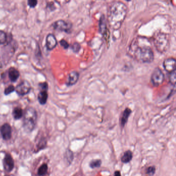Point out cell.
Here are the masks:
<instances>
[{
    "label": "cell",
    "mask_w": 176,
    "mask_h": 176,
    "mask_svg": "<svg viewBox=\"0 0 176 176\" xmlns=\"http://www.w3.org/2000/svg\"><path fill=\"white\" fill-rule=\"evenodd\" d=\"M128 53L138 62L150 63L154 59L151 43L145 37L138 36L133 39L130 45Z\"/></svg>",
    "instance_id": "6da1fadb"
},
{
    "label": "cell",
    "mask_w": 176,
    "mask_h": 176,
    "mask_svg": "<svg viewBox=\"0 0 176 176\" xmlns=\"http://www.w3.org/2000/svg\"><path fill=\"white\" fill-rule=\"evenodd\" d=\"M127 14V7L123 2L115 1L110 4L107 9V21L114 30L120 28Z\"/></svg>",
    "instance_id": "7a4b0ae2"
},
{
    "label": "cell",
    "mask_w": 176,
    "mask_h": 176,
    "mask_svg": "<svg viewBox=\"0 0 176 176\" xmlns=\"http://www.w3.org/2000/svg\"><path fill=\"white\" fill-rule=\"evenodd\" d=\"M37 113L36 110L32 107L25 110L23 120V127L27 133L33 131L37 123Z\"/></svg>",
    "instance_id": "3957f363"
},
{
    "label": "cell",
    "mask_w": 176,
    "mask_h": 176,
    "mask_svg": "<svg viewBox=\"0 0 176 176\" xmlns=\"http://www.w3.org/2000/svg\"><path fill=\"white\" fill-rule=\"evenodd\" d=\"M153 42L156 50L161 53L166 52L170 47L169 38L164 33L156 34L153 37Z\"/></svg>",
    "instance_id": "277c9868"
},
{
    "label": "cell",
    "mask_w": 176,
    "mask_h": 176,
    "mask_svg": "<svg viewBox=\"0 0 176 176\" xmlns=\"http://www.w3.org/2000/svg\"><path fill=\"white\" fill-rule=\"evenodd\" d=\"M52 26L53 29L56 30L69 33L72 29V24L68 21L59 20L54 22Z\"/></svg>",
    "instance_id": "5b68a950"
},
{
    "label": "cell",
    "mask_w": 176,
    "mask_h": 176,
    "mask_svg": "<svg viewBox=\"0 0 176 176\" xmlns=\"http://www.w3.org/2000/svg\"><path fill=\"white\" fill-rule=\"evenodd\" d=\"M164 80V75L162 71L159 68H156L151 74V82L155 86H158L162 84Z\"/></svg>",
    "instance_id": "8992f818"
},
{
    "label": "cell",
    "mask_w": 176,
    "mask_h": 176,
    "mask_svg": "<svg viewBox=\"0 0 176 176\" xmlns=\"http://www.w3.org/2000/svg\"><path fill=\"white\" fill-rule=\"evenodd\" d=\"M31 89L30 83L27 80L20 82L15 88V91L19 96H23L29 94Z\"/></svg>",
    "instance_id": "52a82bcc"
},
{
    "label": "cell",
    "mask_w": 176,
    "mask_h": 176,
    "mask_svg": "<svg viewBox=\"0 0 176 176\" xmlns=\"http://www.w3.org/2000/svg\"><path fill=\"white\" fill-rule=\"evenodd\" d=\"M4 169L7 172H10L13 171L14 168V161L11 155L9 153L5 154L3 162Z\"/></svg>",
    "instance_id": "ba28073f"
},
{
    "label": "cell",
    "mask_w": 176,
    "mask_h": 176,
    "mask_svg": "<svg viewBox=\"0 0 176 176\" xmlns=\"http://www.w3.org/2000/svg\"><path fill=\"white\" fill-rule=\"evenodd\" d=\"M0 132L3 139L7 141L12 138V130L10 124L6 123L0 128Z\"/></svg>",
    "instance_id": "9c48e42d"
},
{
    "label": "cell",
    "mask_w": 176,
    "mask_h": 176,
    "mask_svg": "<svg viewBox=\"0 0 176 176\" xmlns=\"http://www.w3.org/2000/svg\"><path fill=\"white\" fill-rule=\"evenodd\" d=\"M176 60L173 58L166 59L163 62V67L165 70L170 73L176 70Z\"/></svg>",
    "instance_id": "30bf717a"
},
{
    "label": "cell",
    "mask_w": 176,
    "mask_h": 176,
    "mask_svg": "<svg viewBox=\"0 0 176 176\" xmlns=\"http://www.w3.org/2000/svg\"><path fill=\"white\" fill-rule=\"evenodd\" d=\"M57 39L56 36L52 34H48L46 37V47L49 50H52L57 45Z\"/></svg>",
    "instance_id": "8fae6325"
},
{
    "label": "cell",
    "mask_w": 176,
    "mask_h": 176,
    "mask_svg": "<svg viewBox=\"0 0 176 176\" xmlns=\"http://www.w3.org/2000/svg\"><path fill=\"white\" fill-rule=\"evenodd\" d=\"M79 74L76 71H73L68 74V77H67V82L66 84L67 86L74 85L77 82V81L79 80Z\"/></svg>",
    "instance_id": "7c38bea8"
},
{
    "label": "cell",
    "mask_w": 176,
    "mask_h": 176,
    "mask_svg": "<svg viewBox=\"0 0 176 176\" xmlns=\"http://www.w3.org/2000/svg\"><path fill=\"white\" fill-rule=\"evenodd\" d=\"M100 31L101 34H103V35L106 38V40H107L109 37V32L108 29L106 28L105 18L103 15L101 17L100 21Z\"/></svg>",
    "instance_id": "4fadbf2b"
},
{
    "label": "cell",
    "mask_w": 176,
    "mask_h": 176,
    "mask_svg": "<svg viewBox=\"0 0 176 176\" xmlns=\"http://www.w3.org/2000/svg\"><path fill=\"white\" fill-rule=\"evenodd\" d=\"M20 77V72L14 67H11L9 70V77L10 81L15 82Z\"/></svg>",
    "instance_id": "5bb4252c"
},
{
    "label": "cell",
    "mask_w": 176,
    "mask_h": 176,
    "mask_svg": "<svg viewBox=\"0 0 176 176\" xmlns=\"http://www.w3.org/2000/svg\"><path fill=\"white\" fill-rule=\"evenodd\" d=\"M131 112H132V111L129 108H126V109L124 110V111L123 112L120 120V124L121 127L124 128L126 125Z\"/></svg>",
    "instance_id": "9a60e30c"
},
{
    "label": "cell",
    "mask_w": 176,
    "mask_h": 176,
    "mask_svg": "<svg viewBox=\"0 0 176 176\" xmlns=\"http://www.w3.org/2000/svg\"><path fill=\"white\" fill-rule=\"evenodd\" d=\"M48 98V94L47 91H41L38 95V101L40 104L45 105L47 103Z\"/></svg>",
    "instance_id": "2e32d148"
},
{
    "label": "cell",
    "mask_w": 176,
    "mask_h": 176,
    "mask_svg": "<svg viewBox=\"0 0 176 176\" xmlns=\"http://www.w3.org/2000/svg\"><path fill=\"white\" fill-rule=\"evenodd\" d=\"M132 158L133 153L132 151L130 150H128L123 154V156L121 158V161L123 163L126 164V163H129L132 159Z\"/></svg>",
    "instance_id": "e0dca14e"
},
{
    "label": "cell",
    "mask_w": 176,
    "mask_h": 176,
    "mask_svg": "<svg viewBox=\"0 0 176 176\" xmlns=\"http://www.w3.org/2000/svg\"><path fill=\"white\" fill-rule=\"evenodd\" d=\"M23 111L22 109L19 107L14 108L13 111V118L16 120H18L22 117L23 116Z\"/></svg>",
    "instance_id": "ac0fdd59"
},
{
    "label": "cell",
    "mask_w": 176,
    "mask_h": 176,
    "mask_svg": "<svg viewBox=\"0 0 176 176\" xmlns=\"http://www.w3.org/2000/svg\"><path fill=\"white\" fill-rule=\"evenodd\" d=\"M47 146V140L45 138H40L38 142L37 143L36 146V149L35 151L36 153L40 151L41 150L44 149Z\"/></svg>",
    "instance_id": "d6986e66"
},
{
    "label": "cell",
    "mask_w": 176,
    "mask_h": 176,
    "mask_svg": "<svg viewBox=\"0 0 176 176\" xmlns=\"http://www.w3.org/2000/svg\"><path fill=\"white\" fill-rule=\"evenodd\" d=\"M64 157L67 163L69 165L71 164L74 160V153H72V151L71 150H67L66 151Z\"/></svg>",
    "instance_id": "ffe728a7"
},
{
    "label": "cell",
    "mask_w": 176,
    "mask_h": 176,
    "mask_svg": "<svg viewBox=\"0 0 176 176\" xmlns=\"http://www.w3.org/2000/svg\"><path fill=\"white\" fill-rule=\"evenodd\" d=\"M48 169V166L47 164H44L40 166L38 170V174L39 176H43L46 174Z\"/></svg>",
    "instance_id": "44dd1931"
},
{
    "label": "cell",
    "mask_w": 176,
    "mask_h": 176,
    "mask_svg": "<svg viewBox=\"0 0 176 176\" xmlns=\"http://www.w3.org/2000/svg\"><path fill=\"white\" fill-rule=\"evenodd\" d=\"M102 164V161L101 160H94L91 161L89 163V166L91 168H96L100 167Z\"/></svg>",
    "instance_id": "7402d4cb"
},
{
    "label": "cell",
    "mask_w": 176,
    "mask_h": 176,
    "mask_svg": "<svg viewBox=\"0 0 176 176\" xmlns=\"http://www.w3.org/2000/svg\"><path fill=\"white\" fill-rule=\"evenodd\" d=\"M156 168L154 166H149L146 170V174L148 176H152L156 173Z\"/></svg>",
    "instance_id": "603a6c76"
},
{
    "label": "cell",
    "mask_w": 176,
    "mask_h": 176,
    "mask_svg": "<svg viewBox=\"0 0 176 176\" xmlns=\"http://www.w3.org/2000/svg\"><path fill=\"white\" fill-rule=\"evenodd\" d=\"M7 36V34L3 31L0 30V45L5 44L6 41Z\"/></svg>",
    "instance_id": "cb8c5ba5"
},
{
    "label": "cell",
    "mask_w": 176,
    "mask_h": 176,
    "mask_svg": "<svg viewBox=\"0 0 176 176\" xmlns=\"http://www.w3.org/2000/svg\"><path fill=\"white\" fill-rule=\"evenodd\" d=\"M14 91H15V88L13 85H10L5 88L4 90V94L5 95H8L9 94H10L13 92Z\"/></svg>",
    "instance_id": "d4e9b609"
},
{
    "label": "cell",
    "mask_w": 176,
    "mask_h": 176,
    "mask_svg": "<svg viewBox=\"0 0 176 176\" xmlns=\"http://www.w3.org/2000/svg\"><path fill=\"white\" fill-rule=\"evenodd\" d=\"M176 70L174 71L173 72H171V74H170V82L171 83V84H174V85L175 83H176Z\"/></svg>",
    "instance_id": "484cf974"
},
{
    "label": "cell",
    "mask_w": 176,
    "mask_h": 176,
    "mask_svg": "<svg viewBox=\"0 0 176 176\" xmlns=\"http://www.w3.org/2000/svg\"><path fill=\"white\" fill-rule=\"evenodd\" d=\"M71 49H72V50H73L74 52L77 53V52H79L80 50V45L79 43H77V42H74V43L72 45V46H71Z\"/></svg>",
    "instance_id": "4316f807"
},
{
    "label": "cell",
    "mask_w": 176,
    "mask_h": 176,
    "mask_svg": "<svg viewBox=\"0 0 176 176\" xmlns=\"http://www.w3.org/2000/svg\"><path fill=\"white\" fill-rule=\"evenodd\" d=\"M39 87L41 88V91H47L49 88L47 82L40 83L39 84Z\"/></svg>",
    "instance_id": "83f0119b"
},
{
    "label": "cell",
    "mask_w": 176,
    "mask_h": 176,
    "mask_svg": "<svg viewBox=\"0 0 176 176\" xmlns=\"http://www.w3.org/2000/svg\"><path fill=\"white\" fill-rule=\"evenodd\" d=\"M37 1L36 0H29L27 1V4L31 8H34L37 5Z\"/></svg>",
    "instance_id": "f1b7e54d"
},
{
    "label": "cell",
    "mask_w": 176,
    "mask_h": 176,
    "mask_svg": "<svg viewBox=\"0 0 176 176\" xmlns=\"http://www.w3.org/2000/svg\"><path fill=\"white\" fill-rule=\"evenodd\" d=\"M59 43H60V45H62L64 49H67L68 48L69 46V44L65 39H62L59 41Z\"/></svg>",
    "instance_id": "f546056e"
},
{
    "label": "cell",
    "mask_w": 176,
    "mask_h": 176,
    "mask_svg": "<svg viewBox=\"0 0 176 176\" xmlns=\"http://www.w3.org/2000/svg\"><path fill=\"white\" fill-rule=\"evenodd\" d=\"M114 176H121L120 171H116L114 173Z\"/></svg>",
    "instance_id": "4dcf8cb0"
},
{
    "label": "cell",
    "mask_w": 176,
    "mask_h": 176,
    "mask_svg": "<svg viewBox=\"0 0 176 176\" xmlns=\"http://www.w3.org/2000/svg\"><path fill=\"white\" fill-rule=\"evenodd\" d=\"M8 176V175H6V176Z\"/></svg>",
    "instance_id": "1f68e13d"
}]
</instances>
